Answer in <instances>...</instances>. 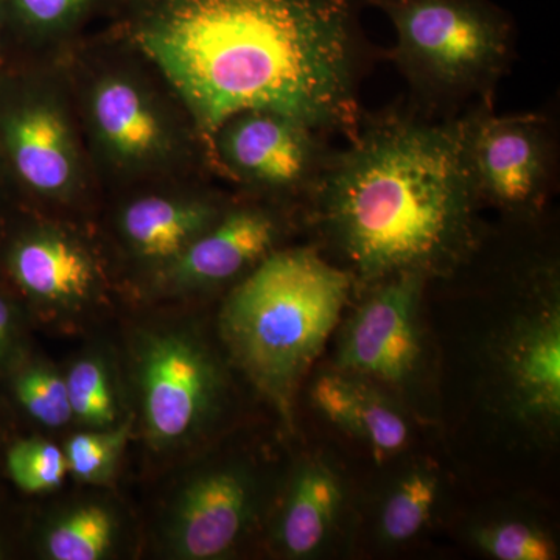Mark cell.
I'll return each mask as SVG.
<instances>
[{
	"label": "cell",
	"mask_w": 560,
	"mask_h": 560,
	"mask_svg": "<svg viewBox=\"0 0 560 560\" xmlns=\"http://www.w3.org/2000/svg\"><path fill=\"white\" fill-rule=\"evenodd\" d=\"M427 282L408 272L364 290L366 301L342 331L337 370L393 386L411 381L423 357L419 311Z\"/></svg>",
	"instance_id": "6"
},
{
	"label": "cell",
	"mask_w": 560,
	"mask_h": 560,
	"mask_svg": "<svg viewBox=\"0 0 560 560\" xmlns=\"http://www.w3.org/2000/svg\"><path fill=\"white\" fill-rule=\"evenodd\" d=\"M499 381L517 422L558 430L560 420V307L558 282L517 316L499 350Z\"/></svg>",
	"instance_id": "8"
},
{
	"label": "cell",
	"mask_w": 560,
	"mask_h": 560,
	"mask_svg": "<svg viewBox=\"0 0 560 560\" xmlns=\"http://www.w3.org/2000/svg\"><path fill=\"white\" fill-rule=\"evenodd\" d=\"M219 217L209 202L145 197L125 209L121 230L140 256L171 264Z\"/></svg>",
	"instance_id": "16"
},
{
	"label": "cell",
	"mask_w": 560,
	"mask_h": 560,
	"mask_svg": "<svg viewBox=\"0 0 560 560\" xmlns=\"http://www.w3.org/2000/svg\"><path fill=\"white\" fill-rule=\"evenodd\" d=\"M142 390L151 436L162 444L194 433L219 393L215 364L183 335L151 338L142 357Z\"/></svg>",
	"instance_id": "9"
},
{
	"label": "cell",
	"mask_w": 560,
	"mask_h": 560,
	"mask_svg": "<svg viewBox=\"0 0 560 560\" xmlns=\"http://www.w3.org/2000/svg\"><path fill=\"white\" fill-rule=\"evenodd\" d=\"M103 0H5L22 27L40 38H60L91 16Z\"/></svg>",
	"instance_id": "23"
},
{
	"label": "cell",
	"mask_w": 560,
	"mask_h": 560,
	"mask_svg": "<svg viewBox=\"0 0 560 560\" xmlns=\"http://www.w3.org/2000/svg\"><path fill=\"white\" fill-rule=\"evenodd\" d=\"M11 267L28 293L57 304L84 300L95 282L90 254L58 232L25 238L14 249Z\"/></svg>",
	"instance_id": "15"
},
{
	"label": "cell",
	"mask_w": 560,
	"mask_h": 560,
	"mask_svg": "<svg viewBox=\"0 0 560 560\" xmlns=\"http://www.w3.org/2000/svg\"><path fill=\"white\" fill-rule=\"evenodd\" d=\"M72 415L86 425L108 427L116 419L113 390L108 374L97 360H81L73 364L68 378Z\"/></svg>",
	"instance_id": "22"
},
{
	"label": "cell",
	"mask_w": 560,
	"mask_h": 560,
	"mask_svg": "<svg viewBox=\"0 0 560 560\" xmlns=\"http://www.w3.org/2000/svg\"><path fill=\"white\" fill-rule=\"evenodd\" d=\"M114 523L98 506L70 512L47 536V551L57 560H97L113 544Z\"/></svg>",
	"instance_id": "19"
},
{
	"label": "cell",
	"mask_w": 560,
	"mask_h": 560,
	"mask_svg": "<svg viewBox=\"0 0 560 560\" xmlns=\"http://www.w3.org/2000/svg\"><path fill=\"white\" fill-rule=\"evenodd\" d=\"M342 504L337 475L320 463L302 466L291 482L279 541L291 558H308L326 544Z\"/></svg>",
	"instance_id": "17"
},
{
	"label": "cell",
	"mask_w": 560,
	"mask_h": 560,
	"mask_svg": "<svg viewBox=\"0 0 560 560\" xmlns=\"http://www.w3.org/2000/svg\"><path fill=\"white\" fill-rule=\"evenodd\" d=\"M128 434H130L128 422L113 431L75 434L66 448L68 469L81 481L108 480L124 451Z\"/></svg>",
	"instance_id": "24"
},
{
	"label": "cell",
	"mask_w": 560,
	"mask_h": 560,
	"mask_svg": "<svg viewBox=\"0 0 560 560\" xmlns=\"http://www.w3.org/2000/svg\"><path fill=\"white\" fill-rule=\"evenodd\" d=\"M438 499V478L430 471L416 470L397 482L385 501L381 515L382 539L405 544L418 536Z\"/></svg>",
	"instance_id": "18"
},
{
	"label": "cell",
	"mask_w": 560,
	"mask_h": 560,
	"mask_svg": "<svg viewBox=\"0 0 560 560\" xmlns=\"http://www.w3.org/2000/svg\"><path fill=\"white\" fill-rule=\"evenodd\" d=\"M18 399L32 418L47 427H62L73 418L68 383L46 368H33L16 383Z\"/></svg>",
	"instance_id": "25"
},
{
	"label": "cell",
	"mask_w": 560,
	"mask_h": 560,
	"mask_svg": "<svg viewBox=\"0 0 560 560\" xmlns=\"http://www.w3.org/2000/svg\"><path fill=\"white\" fill-rule=\"evenodd\" d=\"M90 116L103 150L121 167L140 171L171 154V125L138 81L103 77L91 92Z\"/></svg>",
	"instance_id": "10"
},
{
	"label": "cell",
	"mask_w": 560,
	"mask_h": 560,
	"mask_svg": "<svg viewBox=\"0 0 560 560\" xmlns=\"http://www.w3.org/2000/svg\"><path fill=\"white\" fill-rule=\"evenodd\" d=\"M7 466L13 481L28 493L60 488L68 474L66 453L46 440H25L11 447Z\"/></svg>",
	"instance_id": "20"
},
{
	"label": "cell",
	"mask_w": 560,
	"mask_h": 560,
	"mask_svg": "<svg viewBox=\"0 0 560 560\" xmlns=\"http://www.w3.org/2000/svg\"><path fill=\"white\" fill-rule=\"evenodd\" d=\"M279 234L267 210H231L171 261L167 279L175 285L206 287L235 278L272 253Z\"/></svg>",
	"instance_id": "13"
},
{
	"label": "cell",
	"mask_w": 560,
	"mask_h": 560,
	"mask_svg": "<svg viewBox=\"0 0 560 560\" xmlns=\"http://www.w3.org/2000/svg\"><path fill=\"white\" fill-rule=\"evenodd\" d=\"M18 175L46 197H65L79 180L80 161L68 116L54 97L33 98L3 125Z\"/></svg>",
	"instance_id": "11"
},
{
	"label": "cell",
	"mask_w": 560,
	"mask_h": 560,
	"mask_svg": "<svg viewBox=\"0 0 560 560\" xmlns=\"http://www.w3.org/2000/svg\"><path fill=\"white\" fill-rule=\"evenodd\" d=\"M396 32L388 51L423 114L453 119L464 105H493L514 60L517 28L493 0H364Z\"/></svg>",
	"instance_id": "4"
},
{
	"label": "cell",
	"mask_w": 560,
	"mask_h": 560,
	"mask_svg": "<svg viewBox=\"0 0 560 560\" xmlns=\"http://www.w3.org/2000/svg\"><path fill=\"white\" fill-rule=\"evenodd\" d=\"M353 290L349 272L316 246H298L264 257L224 302V345L287 422Z\"/></svg>",
	"instance_id": "3"
},
{
	"label": "cell",
	"mask_w": 560,
	"mask_h": 560,
	"mask_svg": "<svg viewBox=\"0 0 560 560\" xmlns=\"http://www.w3.org/2000/svg\"><path fill=\"white\" fill-rule=\"evenodd\" d=\"M475 544L499 560H552L558 548L547 533L521 521H503L475 530Z\"/></svg>",
	"instance_id": "21"
},
{
	"label": "cell",
	"mask_w": 560,
	"mask_h": 560,
	"mask_svg": "<svg viewBox=\"0 0 560 560\" xmlns=\"http://www.w3.org/2000/svg\"><path fill=\"white\" fill-rule=\"evenodd\" d=\"M10 319L9 305L5 304V301L0 300V345L5 340L7 334H9Z\"/></svg>",
	"instance_id": "26"
},
{
	"label": "cell",
	"mask_w": 560,
	"mask_h": 560,
	"mask_svg": "<svg viewBox=\"0 0 560 560\" xmlns=\"http://www.w3.org/2000/svg\"><path fill=\"white\" fill-rule=\"evenodd\" d=\"M364 0H125V27L210 147L268 110L353 138L363 109Z\"/></svg>",
	"instance_id": "1"
},
{
	"label": "cell",
	"mask_w": 560,
	"mask_h": 560,
	"mask_svg": "<svg viewBox=\"0 0 560 560\" xmlns=\"http://www.w3.org/2000/svg\"><path fill=\"white\" fill-rule=\"evenodd\" d=\"M320 238L368 290L399 275L451 276L480 243L458 117L389 108L331 151L305 195Z\"/></svg>",
	"instance_id": "2"
},
{
	"label": "cell",
	"mask_w": 560,
	"mask_h": 560,
	"mask_svg": "<svg viewBox=\"0 0 560 560\" xmlns=\"http://www.w3.org/2000/svg\"><path fill=\"white\" fill-rule=\"evenodd\" d=\"M250 504L249 481L241 471L201 475L180 495L173 517V548L180 558H219L246 528Z\"/></svg>",
	"instance_id": "12"
},
{
	"label": "cell",
	"mask_w": 560,
	"mask_h": 560,
	"mask_svg": "<svg viewBox=\"0 0 560 560\" xmlns=\"http://www.w3.org/2000/svg\"><path fill=\"white\" fill-rule=\"evenodd\" d=\"M230 175L249 186L307 195L330 150L324 135L268 110L237 114L221 125L209 147Z\"/></svg>",
	"instance_id": "7"
},
{
	"label": "cell",
	"mask_w": 560,
	"mask_h": 560,
	"mask_svg": "<svg viewBox=\"0 0 560 560\" xmlns=\"http://www.w3.org/2000/svg\"><path fill=\"white\" fill-rule=\"evenodd\" d=\"M460 145L475 194L515 217L544 210L558 180L556 128L541 113L497 114L474 105L458 116Z\"/></svg>",
	"instance_id": "5"
},
{
	"label": "cell",
	"mask_w": 560,
	"mask_h": 560,
	"mask_svg": "<svg viewBox=\"0 0 560 560\" xmlns=\"http://www.w3.org/2000/svg\"><path fill=\"white\" fill-rule=\"evenodd\" d=\"M312 400L320 415L363 441L378 460L400 452L410 436L400 412L363 378L348 372L319 375Z\"/></svg>",
	"instance_id": "14"
}]
</instances>
